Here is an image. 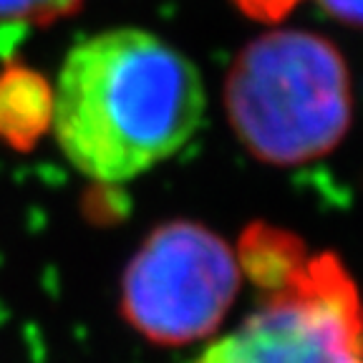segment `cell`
I'll return each mask as SVG.
<instances>
[{
	"mask_svg": "<svg viewBox=\"0 0 363 363\" xmlns=\"http://www.w3.org/2000/svg\"><path fill=\"white\" fill-rule=\"evenodd\" d=\"M197 66L142 28L94 33L68 51L51 129L81 174L121 184L174 157L202 124Z\"/></svg>",
	"mask_w": 363,
	"mask_h": 363,
	"instance_id": "1",
	"label": "cell"
},
{
	"mask_svg": "<svg viewBox=\"0 0 363 363\" xmlns=\"http://www.w3.org/2000/svg\"><path fill=\"white\" fill-rule=\"evenodd\" d=\"M242 16L262 23H280L295 11L301 0H230Z\"/></svg>",
	"mask_w": 363,
	"mask_h": 363,
	"instance_id": "7",
	"label": "cell"
},
{
	"mask_svg": "<svg viewBox=\"0 0 363 363\" xmlns=\"http://www.w3.org/2000/svg\"><path fill=\"white\" fill-rule=\"evenodd\" d=\"M194 363H363V301L330 252L303 257Z\"/></svg>",
	"mask_w": 363,
	"mask_h": 363,
	"instance_id": "4",
	"label": "cell"
},
{
	"mask_svg": "<svg viewBox=\"0 0 363 363\" xmlns=\"http://www.w3.org/2000/svg\"><path fill=\"white\" fill-rule=\"evenodd\" d=\"M320 6L348 26H363V0H320Z\"/></svg>",
	"mask_w": 363,
	"mask_h": 363,
	"instance_id": "8",
	"label": "cell"
},
{
	"mask_svg": "<svg viewBox=\"0 0 363 363\" xmlns=\"http://www.w3.org/2000/svg\"><path fill=\"white\" fill-rule=\"evenodd\" d=\"M84 8V0H0V26L45 28L71 18Z\"/></svg>",
	"mask_w": 363,
	"mask_h": 363,
	"instance_id": "6",
	"label": "cell"
},
{
	"mask_svg": "<svg viewBox=\"0 0 363 363\" xmlns=\"http://www.w3.org/2000/svg\"><path fill=\"white\" fill-rule=\"evenodd\" d=\"M238 142L265 164L298 167L330 154L353 121L351 71L338 45L311 30L250 40L225 76Z\"/></svg>",
	"mask_w": 363,
	"mask_h": 363,
	"instance_id": "2",
	"label": "cell"
},
{
	"mask_svg": "<svg viewBox=\"0 0 363 363\" xmlns=\"http://www.w3.org/2000/svg\"><path fill=\"white\" fill-rule=\"evenodd\" d=\"M53 119V89L43 76L26 66L0 74V142L13 149H30Z\"/></svg>",
	"mask_w": 363,
	"mask_h": 363,
	"instance_id": "5",
	"label": "cell"
},
{
	"mask_svg": "<svg viewBox=\"0 0 363 363\" xmlns=\"http://www.w3.org/2000/svg\"><path fill=\"white\" fill-rule=\"evenodd\" d=\"M242 283L235 250L210 227L174 220L154 227L121 275V315L157 346L212 335Z\"/></svg>",
	"mask_w": 363,
	"mask_h": 363,
	"instance_id": "3",
	"label": "cell"
}]
</instances>
